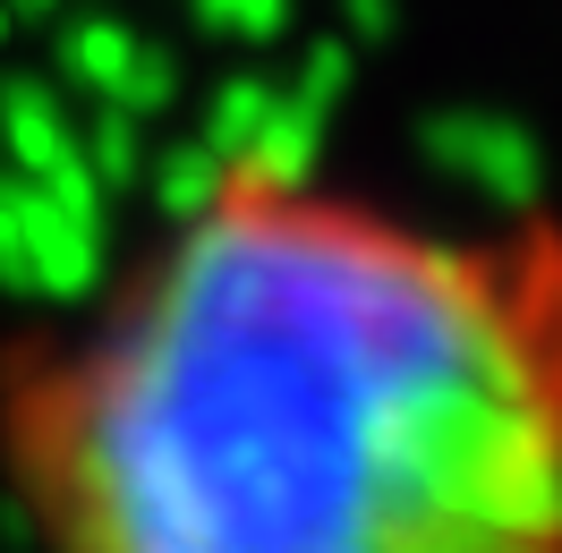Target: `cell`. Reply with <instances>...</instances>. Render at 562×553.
<instances>
[{"instance_id":"6da1fadb","label":"cell","mask_w":562,"mask_h":553,"mask_svg":"<svg viewBox=\"0 0 562 553\" xmlns=\"http://www.w3.org/2000/svg\"><path fill=\"white\" fill-rule=\"evenodd\" d=\"M26 553H562V213L247 145L0 341Z\"/></svg>"}]
</instances>
